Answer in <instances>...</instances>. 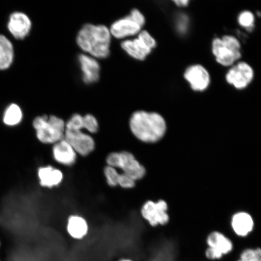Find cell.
<instances>
[{
	"label": "cell",
	"mask_w": 261,
	"mask_h": 261,
	"mask_svg": "<svg viewBox=\"0 0 261 261\" xmlns=\"http://www.w3.org/2000/svg\"><path fill=\"white\" fill-rule=\"evenodd\" d=\"M174 3L179 7H184V6H188L189 1L188 0H177V1H175Z\"/></svg>",
	"instance_id": "26"
},
{
	"label": "cell",
	"mask_w": 261,
	"mask_h": 261,
	"mask_svg": "<svg viewBox=\"0 0 261 261\" xmlns=\"http://www.w3.org/2000/svg\"><path fill=\"white\" fill-rule=\"evenodd\" d=\"M120 173L117 169L112 166H107L104 168V175H105L107 184L111 187H115L118 186V179Z\"/></svg>",
	"instance_id": "23"
},
{
	"label": "cell",
	"mask_w": 261,
	"mask_h": 261,
	"mask_svg": "<svg viewBox=\"0 0 261 261\" xmlns=\"http://www.w3.org/2000/svg\"><path fill=\"white\" fill-rule=\"evenodd\" d=\"M111 35L105 25L87 24L78 33L77 44L94 58H106L110 55Z\"/></svg>",
	"instance_id": "2"
},
{
	"label": "cell",
	"mask_w": 261,
	"mask_h": 261,
	"mask_svg": "<svg viewBox=\"0 0 261 261\" xmlns=\"http://www.w3.org/2000/svg\"><path fill=\"white\" fill-rule=\"evenodd\" d=\"M117 261H135L132 259L129 258V257H121Z\"/></svg>",
	"instance_id": "27"
},
{
	"label": "cell",
	"mask_w": 261,
	"mask_h": 261,
	"mask_svg": "<svg viewBox=\"0 0 261 261\" xmlns=\"http://www.w3.org/2000/svg\"><path fill=\"white\" fill-rule=\"evenodd\" d=\"M67 230L73 239L81 240L87 236L89 225L83 217L76 215H71L68 219Z\"/></svg>",
	"instance_id": "18"
},
{
	"label": "cell",
	"mask_w": 261,
	"mask_h": 261,
	"mask_svg": "<svg viewBox=\"0 0 261 261\" xmlns=\"http://www.w3.org/2000/svg\"><path fill=\"white\" fill-rule=\"evenodd\" d=\"M237 261H261V249H246L240 254Z\"/></svg>",
	"instance_id": "22"
},
{
	"label": "cell",
	"mask_w": 261,
	"mask_h": 261,
	"mask_svg": "<svg viewBox=\"0 0 261 261\" xmlns=\"http://www.w3.org/2000/svg\"><path fill=\"white\" fill-rule=\"evenodd\" d=\"M231 225L237 236L245 237L252 231L253 221L250 215L244 212H240L234 215Z\"/></svg>",
	"instance_id": "19"
},
{
	"label": "cell",
	"mask_w": 261,
	"mask_h": 261,
	"mask_svg": "<svg viewBox=\"0 0 261 261\" xmlns=\"http://www.w3.org/2000/svg\"><path fill=\"white\" fill-rule=\"evenodd\" d=\"M65 129L83 130L86 129L91 134L96 133L99 129V123L96 117L91 114L85 116L75 114L65 123Z\"/></svg>",
	"instance_id": "16"
},
{
	"label": "cell",
	"mask_w": 261,
	"mask_h": 261,
	"mask_svg": "<svg viewBox=\"0 0 261 261\" xmlns=\"http://www.w3.org/2000/svg\"><path fill=\"white\" fill-rule=\"evenodd\" d=\"M31 26V19L23 13L14 12L10 16L8 24L9 31L18 40H22L27 37Z\"/></svg>",
	"instance_id": "13"
},
{
	"label": "cell",
	"mask_w": 261,
	"mask_h": 261,
	"mask_svg": "<svg viewBox=\"0 0 261 261\" xmlns=\"http://www.w3.org/2000/svg\"><path fill=\"white\" fill-rule=\"evenodd\" d=\"M129 127L137 139L147 143L159 141L166 132V123L161 114L144 111H138L132 114Z\"/></svg>",
	"instance_id": "1"
},
{
	"label": "cell",
	"mask_w": 261,
	"mask_h": 261,
	"mask_svg": "<svg viewBox=\"0 0 261 261\" xmlns=\"http://www.w3.org/2000/svg\"><path fill=\"white\" fill-rule=\"evenodd\" d=\"M136 181L135 179L129 175L121 173L119 175L118 186L123 189H132L135 187Z\"/></svg>",
	"instance_id": "25"
},
{
	"label": "cell",
	"mask_w": 261,
	"mask_h": 261,
	"mask_svg": "<svg viewBox=\"0 0 261 261\" xmlns=\"http://www.w3.org/2000/svg\"><path fill=\"white\" fill-rule=\"evenodd\" d=\"M155 39L146 31L140 32L138 38L122 42V48L130 57L139 61L144 60L156 47Z\"/></svg>",
	"instance_id": "7"
},
{
	"label": "cell",
	"mask_w": 261,
	"mask_h": 261,
	"mask_svg": "<svg viewBox=\"0 0 261 261\" xmlns=\"http://www.w3.org/2000/svg\"><path fill=\"white\" fill-rule=\"evenodd\" d=\"M207 249L205 256L208 260H221L232 252L233 244L230 239L223 233L215 231L208 236L207 239Z\"/></svg>",
	"instance_id": "8"
},
{
	"label": "cell",
	"mask_w": 261,
	"mask_h": 261,
	"mask_svg": "<svg viewBox=\"0 0 261 261\" xmlns=\"http://www.w3.org/2000/svg\"><path fill=\"white\" fill-rule=\"evenodd\" d=\"M51 151L55 161L62 165L71 166L76 162L77 153L64 139L55 143Z\"/></svg>",
	"instance_id": "15"
},
{
	"label": "cell",
	"mask_w": 261,
	"mask_h": 261,
	"mask_svg": "<svg viewBox=\"0 0 261 261\" xmlns=\"http://www.w3.org/2000/svg\"><path fill=\"white\" fill-rule=\"evenodd\" d=\"M72 147L77 154L87 156L95 149V142L92 137L82 130L65 129L64 138Z\"/></svg>",
	"instance_id": "9"
},
{
	"label": "cell",
	"mask_w": 261,
	"mask_h": 261,
	"mask_svg": "<svg viewBox=\"0 0 261 261\" xmlns=\"http://www.w3.org/2000/svg\"><path fill=\"white\" fill-rule=\"evenodd\" d=\"M0 247H1V242H0Z\"/></svg>",
	"instance_id": "28"
},
{
	"label": "cell",
	"mask_w": 261,
	"mask_h": 261,
	"mask_svg": "<svg viewBox=\"0 0 261 261\" xmlns=\"http://www.w3.org/2000/svg\"><path fill=\"white\" fill-rule=\"evenodd\" d=\"M33 127L39 142L44 145H54L64 139L65 123L60 117L38 116L33 121Z\"/></svg>",
	"instance_id": "3"
},
{
	"label": "cell",
	"mask_w": 261,
	"mask_h": 261,
	"mask_svg": "<svg viewBox=\"0 0 261 261\" xmlns=\"http://www.w3.org/2000/svg\"><path fill=\"white\" fill-rule=\"evenodd\" d=\"M22 119V111L18 106L11 104L6 109L3 117V123L8 126L19 125Z\"/></svg>",
	"instance_id": "21"
},
{
	"label": "cell",
	"mask_w": 261,
	"mask_h": 261,
	"mask_svg": "<svg viewBox=\"0 0 261 261\" xmlns=\"http://www.w3.org/2000/svg\"><path fill=\"white\" fill-rule=\"evenodd\" d=\"M37 178L41 187L51 189L61 184L64 175L60 169L47 165L40 166L37 169Z\"/></svg>",
	"instance_id": "14"
},
{
	"label": "cell",
	"mask_w": 261,
	"mask_h": 261,
	"mask_svg": "<svg viewBox=\"0 0 261 261\" xmlns=\"http://www.w3.org/2000/svg\"><path fill=\"white\" fill-rule=\"evenodd\" d=\"M107 166L122 169L123 173L129 176L135 181L145 177L146 169L132 152L123 151L113 152L107 156Z\"/></svg>",
	"instance_id": "4"
},
{
	"label": "cell",
	"mask_w": 261,
	"mask_h": 261,
	"mask_svg": "<svg viewBox=\"0 0 261 261\" xmlns=\"http://www.w3.org/2000/svg\"><path fill=\"white\" fill-rule=\"evenodd\" d=\"M79 61L84 83H96L99 80L100 73V65L96 59L89 55L81 54L79 56Z\"/></svg>",
	"instance_id": "17"
},
{
	"label": "cell",
	"mask_w": 261,
	"mask_h": 261,
	"mask_svg": "<svg viewBox=\"0 0 261 261\" xmlns=\"http://www.w3.org/2000/svg\"><path fill=\"white\" fill-rule=\"evenodd\" d=\"M212 51L218 63L226 67L232 65L241 57L240 42L232 36L215 39Z\"/></svg>",
	"instance_id": "5"
},
{
	"label": "cell",
	"mask_w": 261,
	"mask_h": 261,
	"mask_svg": "<svg viewBox=\"0 0 261 261\" xmlns=\"http://www.w3.org/2000/svg\"><path fill=\"white\" fill-rule=\"evenodd\" d=\"M254 17L252 12L244 11L241 13L238 18V22L244 28H252L254 24Z\"/></svg>",
	"instance_id": "24"
},
{
	"label": "cell",
	"mask_w": 261,
	"mask_h": 261,
	"mask_svg": "<svg viewBox=\"0 0 261 261\" xmlns=\"http://www.w3.org/2000/svg\"><path fill=\"white\" fill-rule=\"evenodd\" d=\"M192 90L203 91L207 89L210 84V76L205 68L200 65H195L188 68L185 73Z\"/></svg>",
	"instance_id": "12"
},
{
	"label": "cell",
	"mask_w": 261,
	"mask_h": 261,
	"mask_svg": "<svg viewBox=\"0 0 261 261\" xmlns=\"http://www.w3.org/2000/svg\"><path fill=\"white\" fill-rule=\"evenodd\" d=\"M0 261H1V260H0Z\"/></svg>",
	"instance_id": "29"
},
{
	"label": "cell",
	"mask_w": 261,
	"mask_h": 261,
	"mask_svg": "<svg viewBox=\"0 0 261 261\" xmlns=\"http://www.w3.org/2000/svg\"><path fill=\"white\" fill-rule=\"evenodd\" d=\"M14 47L5 36L0 35V70L8 69L14 60Z\"/></svg>",
	"instance_id": "20"
},
{
	"label": "cell",
	"mask_w": 261,
	"mask_h": 261,
	"mask_svg": "<svg viewBox=\"0 0 261 261\" xmlns=\"http://www.w3.org/2000/svg\"><path fill=\"white\" fill-rule=\"evenodd\" d=\"M145 23V16L138 9H134L129 16L119 19L111 26V35L122 39L139 34Z\"/></svg>",
	"instance_id": "6"
},
{
	"label": "cell",
	"mask_w": 261,
	"mask_h": 261,
	"mask_svg": "<svg viewBox=\"0 0 261 261\" xmlns=\"http://www.w3.org/2000/svg\"><path fill=\"white\" fill-rule=\"evenodd\" d=\"M168 205L164 200L148 201L142 205L141 215L152 226L165 225L169 221Z\"/></svg>",
	"instance_id": "10"
},
{
	"label": "cell",
	"mask_w": 261,
	"mask_h": 261,
	"mask_svg": "<svg viewBox=\"0 0 261 261\" xmlns=\"http://www.w3.org/2000/svg\"><path fill=\"white\" fill-rule=\"evenodd\" d=\"M254 76L253 68L244 62H241L230 68L226 75L228 84L233 85L237 89H243L252 81Z\"/></svg>",
	"instance_id": "11"
}]
</instances>
